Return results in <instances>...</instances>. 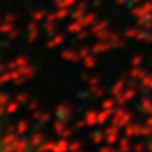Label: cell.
Listing matches in <instances>:
<instances>
[{"mask_svg":"<svg viewBox=\"0 0 152 152\" xmlns=\"http://www.w3.org/2000/svg\"><path fill=\"white\" fill-rule=\"evenodd\" d=\"M56 113L61 116V118H68V116H72L70 113H72V109L68 107V106H65V104H61L58 109H56Z\"/></svg>","mask_w":152,"mask_h":152,"instance_id":"6da1fadb","label":"cell"},{"mask_svg":"<svg viewBox=\"0 0 152 152\" xmlns=\"http://www.w3.org/2000/svg\"><path fill=\"white\" fill-rule=\"evenodd\" d=\"M6 102H8V95L0 93V106H2V104H6Z\"/></svg>","mask_w":152,"mask_h":152,"instance_id":"e0dca14e","label":"cell"},{"mask_svg":"<svg viewBox=\"0 0 152 152\" xmlns=\"http://www.w3.org/2000/svg\"><path fill=\"white\" fill-rule=\"evenodd\" d=\"M54 130H56V132H59L62 137H67L68 134H72V130H70V129H67V126H65L64 123H61V121L54 124Z\"/></svg>","mask_w":152,"mask_h":152,"instance_id":"7a4b0ae2","label":"cell"},{"mask_svg":"<svg viewBox=\"0 0 152 152\" xmlns=\"http://www.w3.org/2000/svg\"><path fill=\"white\" fill-rule=\"evenodd\" d=\"M84 59H86V64H87L86 67H88V68H92V67H93V65L96 64V61H95L93 58H87V56H86Z\"/></svg>","mask_w":152,"mask_h":152,"instance_id":"9a60e30c","label":"cell"},{"mask_svg":"<svg viewBox=\"0 0 152 152\" xmlns=\"http://www.w3.org/2000/svg\"><path fill=\"white\" fill-rule=\"evenodd\" d=\"M101 151H113V148H110V146H107V148H101Z\"/></svg>","mask_w":152,"mask_h":152,"instance_id":"7402d4cb","label":"cell"},{"mask_svg":"<svg viewBox=\"0 0 152 152\" xmlns=\"http://www.w3.org/2000/svg\"><path fill=\"white\" fill-rule=\"evenodd\" d=\"M16 101L19 102V104H25V102L28 101V95H26V93H20V95H17Z\"/></svg>","mask_w":152,"mask_h":152,"instance_id":"8fae6325","label":"cell"},{"mask_svg":"<svg viewBox=\"0 0 152 152\" xmlns=\"http://www.w3.org/2000/svg\"><path fill=\"white\" fill-rule=\"evenodd\" d=\"M34 118L40 123H45V121L50 120V113H47V112L45 113H34Z\"/></svg>","mask_w":152,"mask_h":152,"instance_id":"9c48e42d","label":"cell"},{"mask_svg":"<svg viewBox=\"0 0 152 152\" xmlns=\"http://www.w3.org/2000/svg\"><path fill=\"white\" fill-rule=\"evenodd\" d=\"M54 31V25L53 23H48L47 25V33H53Z\"/></svg>","mask_w":152,"mask_h":152,"instance_id":"d6986e66","label":"cell"},{"mask_svg":"<svg viewBox=\"0 0 152 152\" xmlns=\"http://www.w3.org/2000/svg\"><path fill=\"white\" fill-rule=\"evenodd\" d=\"M17 109H19V102H17V101H14V102H8V107H6V112H8V113H14Z\"/></svg>","mask_w":152,"mask_h":152,"instance_id":"30bf717a","label":"cell"},{"mask_svg":"<svg viewBox=\"0 0 152 152\" xmlns=\"http://www.w3.org/2000/svg\"><path fill=\"white\" fill-rule=\"evenodd\" d=\"M104 26H107V22H101V23H98L96 26H93V33H98V31H101V30H106Z\"/></svg>","mask_w":152,"mask_h":152,"instance_id":"5bb4252c","label":"cell"},{"mask_svg":"<svg viewBox=\"0 0 152 152\" xmlns=\"http://www.w3.org/2000/svg\"><path fill=\"white\" fill-rule=\"evenodd\" d=\"M12 28H14V25L8 23V25H2V26H0V31H2V33H10Z\"/></svg>","mask_w":152,"mask_h":152,"instance_id":"4fadbf2b","label":"cell"},{"mask_svg":"<svg viewBox=\"0 0 152 152\" xmlns=\"http://www.w3.org/2000/svg\"><path fill=\"white\" fill-rule=\"evenodd\" d=\"M0 113H3V109L2 107H0Z\"/></svg>","mask_w":152,"mask_h":152,"instance_id":"603a6c76","label":"cell"},{"mask_svg":"<svg viewBox=\"0 0 152 152\" xmlns=\"http://www.w3.org/2000/svg\"><path fill=\"white\" fill-rule=\"evenodd\" d=\"M62 56H64V59H67V61H78L79 54L76 51H73V50H65L64 53H62Z\"/></svg>","mask_w":152,"mask_h":152,"instance_id":"277c9868","label":"cell"},{"mask_svg":"<svg viewBox=\"0 0 152 152\" xmlns=\"http://www.w3.org/2000/svg\"><path fill=\"white\" fill-rule=\"evenodd\" d=\"M62 40H64V36H61V34H58L56 37H53L50 42H48L47 45H48V48H54L56 45H59V44H62Z\"/></svg>","mask_w":152,"mask_h":152,"instance_id":"ba28073f","label":"cell"},{"mask_svg":"<svg viewBox=\"0 0 152 152\" xmlns=\"http://www.w3.org/2000/svg\"><path fill=\"white\" fill-rule=\"evenodd\" d=\"M44 14H45L44 11H36V12H34V16H33V19H34V20H40V19L45 17Z\"/></svg>","mask_w":152,"mask_h":152,"instance_id":"2e32d148","label":"cell"},{"mask_svg":"<svg viewBox=\"0 0 152 152\" xmlns=\"http://www.w3.org/2000/svg\"><path fill=\"white\" fill-rule=\"evenodd\" d=\"M36 107H37V104H36V102H33V101H31V104H30V110L36 109Z\"/></svg>","mask_w":152,"mask_h":152,"instance_id":"44dd1931","label":"cell"},{"mask_svg":"<svg viewBox=\"0 0 152 152\" xmlns=\"http://www.w3.org/2000/svg\"><path fill=\"white\" fill-rule=\"evenodd\" d=\"M28 127H30V124H28V121H25V120H22V121H19L17 123V132L19 134H25L26 130H28Z\"/></svg>","mask_w":152,"mask_h":152,"instance_id":"8992f818","label":"cell"},{"mask_svg":"<svg viewBox=\"0 0 152 152\" xmlns=\"http://www.w3.org/2000/svg\"><path fill=\"white\" fill-rule=\"evenodd\" d=\"M90 138H92V141H93V143H99V141H102L104 135L99 134V132H96V134H92V135H90Z\"/></svg>","mask_w":152,"mask_h":152,"instance_id":"7c38bea8","label":"cell"},{"mask_svg":"<svg viewBox=\"0 0 152 152\" xmlns=\"http://www.w3.org/2000/svg\"><path fill=\"white\" fill-rule=\"evenodd\" d=\"M42 140H44L42 134L36 132V134H33V135H31V138H30V144H31V146H37L39 143H42Z\"/></svg>","mask_w":152,"mask_h":152,"instance_id":"5b68a950","label":"cell"},{"mask_svg":"<svg viewBox=\"0 0 152 152\" xmlns=\"http://www.w3.org/2000/svg\"><path fill=\"white\" fill-rule=\"evenodd\" d=\"M14 20H16V16H14V14L6 16V22H14Z\"/></svg>","mask_w":152,"mask_h":152,"instance_id":"ffe728a7","label":"cell"},{"mask_svg":"<svg viewBox=\"0 0 152 152\" xmlns=\"http://www.w3.org/2000/svg\"><path fill=\"white\" fill-rule=\"evenodd\" d=\"M37 37V25L36 23H33L30 25V37H28V42H34Z\"/></svg>","mask_w":152,"mask_h":152,"instance_id":"52a82bcc","label":"cell"},{"mask_svg":"<svg viewBox=\"0 0 152 152\" xmlns=\"http://www.w3.org/2000/svg\"><path fill=\"white\" fill-rule=\"evenodd\" d=\"M25 65H30L28 64V59L23 58V56H20V58H16L14 61L10 64V67H14V68H19V67H25Z\"/></svg>","mask_w":152,"mask_h":152,"instance_id":"3957f363","label":"cell"},{"mask_svg":"<svg viewBox=\"0 0 152 152\" xmlns=\"http://www.w3.org/2000/svg\"><path fill=\"white\" fill-rule=\"evenodd\" d=\"M112 107H113V101L112 99L104 101V109H112Z\"/></svg>","mask_w":152,"mask_h":152,"instance_id":"ac0fdd59","label":"cell"}]
</instances>
